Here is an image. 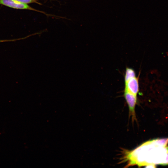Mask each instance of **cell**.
<instances>
[{"mask_svg":"<svg viewBox=\"0 0 168 168\" xmlns=\"http://www.w3.org/2000/svg\"><path fill=\"white\" fill-rule=\"evenodd\" d=\"M128 155L132 164L139 166L156 164L166 165L168 147H161L157 144L155 139L147 142Z\"/></svg>","mask_w":168,"mask_h":168,"instance_id":"6da1fadb","label":"cell"},{"mask_svg":"<svg viewBox=\"0 0 168 168\" xmlns=\"http://www.w3.org/2000/svg\"><path fill=\"white\" fill-rule=\"evenodd\" d=\"M124 96L129 110V116H131L132 121L136 120L135 108L137 102V95L124 91Z\"/></svg>","mask_w":168,"mask_h":168,"instance_id":"7a4b0ae2","label":"cell"},{"mask_svg":"<svg viewBox=\"0 0 168 168\" xmlns=\"http://www.w3.org/2000/svg\"><path fill=\"white\" fill-rule=\"evenodd\" d=\"M0 4L14 9L29 10L43 12L30 7L27 4L15 0H0Z\"/></svg>","mask_w":168,"mask_h":168,"instance_id":"3957f363","label":"cell"},{"mask_svg":"<svg viewBox=\"0 0 168 168\" xmlns=\"http://www.w3.org/2000/svg\"><path fill=\"white\" fill-rule=\"evenodd\" d=\"M124 91L137 95L139 91L138 78L136 76L124 81Z\"/></svg>","mask_w":168,"mask_h":168,"instance_id":"277c9868","label":"cell"},{"mask_svg":"<svg viewBox=\"0 0 168 168\" xmlns=\"http://www.w3.org/2000/svg\"><path fill=\"white\" fill-rule=\"evenodd\" d=\"M136 76L135 72L133 69L129 68H126L124 75V81Z\"/></svg>","mask_w":168,"mask_h":168,"instance_id":"5b68a950","label":"cell"},{"mask_svg":"<svg viewBox=\"0 0 168 168\" xmlns=\"http://www.w3.org/2000/svg\"><path fill=\"white\" fill-rule=\"evenodd\" d=\"M19 2L25 4H28L30 3H35L38 4H40L38 0H15Z\"/></svg>","mask_w":168,"mask_h":168,"instance_id":"8992f818","label":"cell"},{"mask_svg":"<svg viewBox=\"0 0 168 168\" xmlns=\"http://www.w3.org/2000/svg\"><path fill=\"white\" fill-rule=\"evenodd\" d=\"M20 39H19L20 40ZM17 40H19V39H14V40H0V43L5 42H8V41H14Z\"/></svg>","mask_w":168,"mask_h":168,"instance_id":"52a82bcc","label":"cell"}]
</instances>
